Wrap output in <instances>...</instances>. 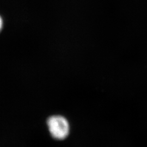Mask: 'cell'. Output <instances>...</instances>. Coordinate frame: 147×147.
Listing matches in <instances>:
<instances>
[{
  "instance_id": "obj_1",
  "label": "cell",
  "mask_w": 147,
  "mask_h": 147,
  "mask_svg": "<svg viewBox=\"0 0 147 147\" xmlns=\"http://www.w3.org/2000/svg\"><path fill=\"white\" fill-rule=\"evenodd\" d=\"M47 125L51 135L56 139L63 140L68 135V121L62 116L51 117L47 121Z\"/></svg>"
},
{
  "instance_id": "obj_2",
  "label": "cell",
  "mask_w": 147,
  "mask_h": 147,
  "mask_svg": "<svg viewBox=\"0 0 147 147\" xmlns=\"http://www.w3.org/2000/svg\"><path fill=\"white\" fill-rule=\"evenodd\" d=\"M2 26H3V21H2V19L0 16V31H1L2 28Z\"/></svg>"
}]
</instances>
